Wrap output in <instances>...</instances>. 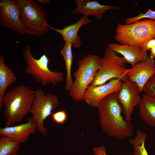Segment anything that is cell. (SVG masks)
<instances>
[{
	"label": "cell",
	"mask_w": 155,
	"mask_h": 155,
	"mask_svg": "<svg viewBox=\"0 0 155 155\" xmlns=\"http://www.w3.org/2000/svg\"><path fill=\"white\" fill-rule=\"evenodd\" d=\"M27 122L15 126L6 125L0 128L1 136H6L12 140L21 143L26 142L30 135L34 133L37 128V123L32 117L27 119Z\"/></svg>",
	"instance_id": "cell-13"
},
{
	"label": "cell",
	"mask_w": 155,
	"mask_h": 155,
	"mask_svg": "<svg viewBox=\"0 0 155 155\" xmlns=\"http://www.w3.org/2000/svg\"><path fill=\"white\" fill-rule=\"evenodd\" d=\"M123 82L119 79H112L107 83L95 86L91 85L87 88L84 96V100L88 105L97 108L105 97L120 90Z\"/></svg>",
	"instance_id": "cell-11"
},
{
	"label": "cell",
	"mask_w": 155,
	"mask_h": 155,
	"mask_svg": "<svg viewBox=\"0 0 155 155\" xmlns=\"http://www.w3.org/2000/svg\"><path fill=\"white\" fill-rule=\"evenodd\" d=\"M150 55L153 59H155V46L150 50Z\"/></svg>",
	"instance_id": "cell-27"
},
{
	"label": "cell",
	"mask_w": 155,
	"mask_h": 155,
	"mask_svg": "<svg viewBox=\"0 0 155 155\" xmlns=\"http://www.w3.org/2000/svg\"><path fill=\"white\" fill-rule=\"evenodd\" d=\"M21 143L5 135L0 137V155H11L17 153Z\"/></svg>",
	"instance_id": "cell-21"
},
{
	"label": "cell",
	"mask_w": 155,
	"mask_h": 155,
	"mask_svg": "<svg viewBox=\"0 0 155 155\" xmlns=\"http://www.w3.org/2000/svg\"><path fill=\"white\" fill-rule=\"evenodd\" d=\"M114 38L120 44L143 48L146 43L155 38V20L146 19L129 24L117 25Z\"/></svg>",
	"instance_id": "cell-3"
},
{
	"label": "cell",
	"mask_w": 155,
	"mask_h": 155,
	"mask_svg": "<svg viewBox=\"0 0 155 155\" xmlns=\"http://www.w3.org/2000/svg\"><path fill=\"white\" fill-rule=\"evenodd\" d=\"M131 155H133V154H131Z\"/></svg>",
	"instance_id": "cell-30"
},
{
	"label": "cell",
	"mask_w": 155,
	"mask_h": 155,
	"mask_svg": "<svg viewBox=\"0 0 155 155\" xmlns=\"http://www.w3.org/2000/svg\"><path fill=\"white\" fill-rule=\"evenodd\" d=\"M91 21V20L88 17L83 16L75 23L65 27L62 29L53 28L52 29L60 34L65 42H70L72 46L78 49L80 47L82 43V41L78 35V31L82 26L89 24Z\"/></svg>",
	"instance_id": "cell-16"
},
{
	"label": "cell",
	"mask_w": 155,
	"mask_h": 155,
	"mask_svg": "<svg viewBox=\"0 0 155 155\" xmlns=\"http://www.w3.org/2000/svg\"><path fill=\"white\" fill-rule=\"evenodd\" d=\"M51 115L53 121L58 124H63L67 119V115L65 110L52 113Z\"/></svg>",
	"instance_id": "cell-24"
},
{
	"label": "cell",
	"mask_w": 155,
	"mask_h": 155,
	"mask_svg": "<svg viewBox=\"0 0 155 155\" xmlns=\"http://www.w3.org/2000/svg\"><path fill=\"white\" fill-rule=\"evenodd\" d=\"M21 9L20 19L28 34L40 37L53 27L47 23L43 7L34 0H17Z\"/></svg>",
	"instance_id": "cell-6"
},
{
	"label": "cell",
	"mask_w": 155,
	"mask_h": 155,
	"mask_svg": "<svg viewBox=\"0 0 155 155\" xmlns=\"http://www.w3.org/2000/svg\"><path fill=\"white\" fill-rule=\"evenodd\" d=\"M154 46H155V38H152L147 42L142 49L144 50L148 51V50H150Z\"/></svg>",
	"instance_id": "cell-26"
},
{
	"label": "cell",
	"mask_w": 155,
	"mask_h": 155,
	"mask_svg": "<svg viewBox=\"0 0 155 155\" xmlns=\"http://www.w3.org/2000/svg\"><path fill=\"white\" fill-rule=\"evenodd\" d=\"M127 63L123 57L119 56L116 53L106 47L104 56L101 58L100 67L97 71L91 85L100 86L114 79L123 81L128 78L129 69L126 67Z\"/></svg>",
	"instance_id": "cell-7"
},
{
	"label": "cell",
	"mask_w": 155,
	"mask_h": 155,
	"mask_svg": "<svg viewBox=\"0 0 155 155\" xmlns=\"http://www.w3.org/2000/svg\"><path fill=\"white\" fill-rule=\"evenodd\" d=\"M148 137L147 133L138 131L135 137L129 140V143L134 149L133 155H149L145 146V142Z\"/></svg>",
	"instance_id": "cell-20"
},
{
	"label": "cell",
	"mask_w": 155,
	"mask_h": 155,
	"mask_svg": "<svg viewBox=\"0 0 155 155\" xmlns=\"http://www.w3.org/2000/svg\"><path fill=\"white\" fill-rule=\"evenodd\" d=\"M139 88L134 82L128 78L123 82L121 88L117 93L118 101L122 109L123 113L125 115V119L130 122L131 115L135 107L138 105L142 96Z\"/></svg>",
	"instance_id": "cell-10"
},
{
	"label": "cell",
	"mask_w": 155,
	"mask_h": 155,
	"mask_svg": "<svg viewBox=\"0 0 155 155\" xmlns=\"http://www.w3.org/2000/svg\"><path fill=\"white\" fill-rule=\"evenodd\" d=\"M20 8L17 0H0V23L1 25L19 34H28L27 29L20 20Z\"/></svg>",
	"instance_id": "cell-9"
},
{
	"label": "cell",
	"mask_w": 155,
	"mask_h": 155,
	"mask_svg": "<svg viewBox=\"0 0 155 155\" xmlns=\"http://www.w3.org/2000/svg\"><path fill=\"white\" fill-rule=\"evenodd\" d=\"M92 150L96 155H106V149L103 145L94 147Z\"/></svg>",
	"instance_id": "cell-25"
},
{
	"label": "cell",
	"mask_w": 155,
	"mask_h": 155,
	"mask_svg": "<svg viewBox=\"0 0 155 155\" xmlns=\"http://www.w3.org/2000/svg\"><path fill=\"white\" fill-rule=\"evenodd\" d=\"M76 7L72 11V14L81 13L83 16H94L98 20H100L104 13L107 11L112 9H118L117 6L102 5L96 1L76 0Z\"/></svg>",
	"instance_id": "cell-15"
},
{
	"label": "cell",
	"mask_w": 155,
	"mask_h": 155,
	"mask_svg": "<svg viewBox=\"0 0 155 155\" xmlns=\"http://www.w3.org/2000/svg\"><path fill=\"white\" fill-rule=\"evenodd\" d=\"M155 75V60L149 55L145 61L138 62L129 69L127 76L138 86L141 93L146 84Z\"/></svg>",
	"instance_id": "cell-12"
},
{
	"label": "cell",
	"mask_w": 155,
	"mask_h": 155,
	"mask_svg": "<svg viewBox=\"0 0 155 155\" xmlns=\"http://www.w3.org/2000/svg\"><path fill=\"white\" fill-rule=\"evenodd\" d=\"M142 92L145 94L155 97V75L145 85Z\"/></svg>",
	"instance_id": "cell-23"
},
{
	"label": "cell",
	"mask_w": 155,
	"mask_h": 155,
	"mask_svg": "<svg viewBox=\"0 0 155 155\" xmlns=\"http://www.w3.org/2000/svg\"><path fill=\"white\" fill-rule=\"evenodd\" d=\"M36 1L39 2L43 5H46L50 3L51 2L50 0H37Z\"/></svg>",
	"instance_id": "cell-28"
},
{
	"label": "cell",
	"mask_w": 155,
	"mask_h": 155,
	"mask_svg": "<svg viewBox=\"0 0 155 155\" xmlns=\"http://www.w3.org/2000/svg\"><path fill=\"white\" fill-rule=\"evenodd\" d=\"M72 45L67 42H65V45L61 50L60 54L63 56L65 64V68L66 71L65 90L69 91L73 84L71 75V68L73 57L72 50Z\"/></svg>",
	"instance_id": "cell-19"
},
{
	"label": "cell",
	"mask_w": 155,
	"mask_h": 155,
	"mask_svg": "<svg viewBox=\"0 0 155 155\" xmlns=\"http://www.w3.org/2000/svg\"><path fill=\"white\" fill-rule=\"evenodd\" d=\"M118 93L106 96L97 108L102 131L120 140L132 136L133 130L131 121H126L122 115V109L117 99Z\"/></svg>",
	"instance_id": "cell-1"
},
{
	"label": "cell",
	"mask_w": 155,
	"mask_h": 155,
	"mask_svg": "<svg viewBox=\"0 0 155 155\" xmlns=\"http://www.w3.org/2000/svg\"><path fill=\"white\" fill-rule=\"evenodd\" d=\"M111 51L122 55L132 67L136 63L145 61L148 57V51L142 48L126 44L109 43L107 46Z\"/></svg>",
	"instance_id": "cell-14"
},
{
	"label": "cell",
	"mask_w": 155,
	"mask_h": 155,
	"mask_svg": "<svg viewBox=\"0 0 155 155\" xmlns=\"http://www.w3.org/2000/svg\"><path fill=\"white\" fill-rule=\"evenodd\" d=\"M101 58L97 55L89 54L78 62V68L73 74L75 79L69 94L73 101L84 100L86 90L93 83L100 67Z\"/></svg>",
	"instance_id": "cell-4"
},
{
	"label": "cell",
	"mask_w": 155,
	"mask_h": 155,
	"mask_svg": "<svg viewBox=\"0 0 155 155\" xmlns=\"http://www.w3.org/2000/svg\"><path fill=\"white\" fill-rule=\"evenodd\" d=\"M17 80V78L11 67H8L4 63V57L0 55V108L3 104L2 99L6 92L7 88Z\"/></svg>",
	"instance_id": "cell-18"
},
{
	"label": "cell",
	"mask_w": 155,
	"mask_h": 155,
	"mask_svg": "<svg viewBox=\"0 0 155 155\" xmlns=\"http://www.w3.org/2000/svg\"><path fill=\"white\" fill-rule=\"evenodd\" d=\"M23 55L26 64L25 72L31 76L37 82L46 86L51 84L56 86L65 81L62 72L57 70L51 71L48 67L49 59L44 54L39 59L32 56L29 45H26L23 52Z\"/></svg>",
	"instance_id": "cell-5"
},
{
	"label": "cell",
	"mask_w": 155,
	"mask_h": 155,
	"mask_svg": "<svg viewBox=\"0 0 155 155\" xmlns=\"http://www.w3.org/2000/svg\"><path fill=\"white\" fill-rule=\"evenodd\" d=\"M34 98V90L24 85L6 91L2 100L6 125L12 126L20 122L30 113Z\"/></svg>",
	"instance_id": "cell-2"
},
{
	"label": "cell",
	"mask_w": 155,
	"mask_h": 155,
	"mask_svg": "<svg viewBox=\"0 0 155 155\" xmlns=\"http://www.w3.org/2000/svg\"><path fill=\"white\" fill-rule=\"evenodd\" d=\"M144 18L155 20V11L149 9L144 13H140L136 16L127 18L125 21V24H130Z\"/></svg>",
	"instance_id": "cell-22"
},
{
	"label": "cell",
	"mask_w": 155,
	"mask_h": 155,
	"mask_svg": "<svg viewBox=\"0 0 155 155\" xmlns=\"http://www.w3.org/2000/svg\"><path fill=\"white\" fill-rule=\"evenodd\" d=\"M35 98L30 113L37 125L38 131L43 135H46L47 129L43 125L44 121L51 115L52 112L59 104L58 97L50 92L45 94L42 89L34 90Z\"/></svg>",
	"instance_id": "cell-8"
},
{
	"label": "cell",
	"mask_w": 155,
	"mask_h": 155,
	"mask_svg": "<svg viewBox=\"0 0 155 155\" xmlns=\"http://www.w3.org/2000/svg\"><path fill=\"white\" fill-rule=\"evenodd\" d=\"M138 106L141 118L149 126H155V97L143 94Z\"/></svg>",
	"instance_id": "cell-17"
},
{
	"label": "cell",
	"mask_w": 155,
	"mask_h": 155,
	"mask_svg": "<svg viewBox=\"0 0 155 155\" xmlns=\"http://www.w3.org/2000/svg\"><path fill=\"white\" fill-rule=\"evenodd\" d=\"M11 155H20V154H19L16 153L15 154H12Z\"/></svg>",
	"instance_id": "cell-29"
}]
</instances>
